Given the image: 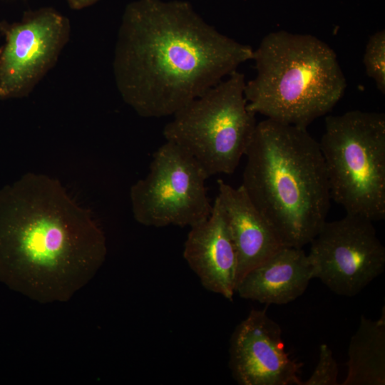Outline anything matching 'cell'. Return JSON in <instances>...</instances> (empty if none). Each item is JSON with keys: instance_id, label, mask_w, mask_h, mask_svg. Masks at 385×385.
Here are the masks:
<instances>
[{"instance_id": "8", "label": "cell", "mask_w": 385, "mask_h": 385, "mask_svg": "<svg viewBox=\"0 0 385 385\" xmlns=\"http://www.w3.org/2000/svg\"><path fill=\"white\" fill-rule=\"evenodd\" d=\"M309 244L314 278L339 295L356 296L384 270L385 247L366 218L326 221Z\"/></svg>"}, {"instance_id": "3", "label": "cell", "mask_w": 385, "mask_h": 385, "mask_svg": "<svg viewBox=\"0 0 385 385\" xmlns=\"http://www.w3.org/2000/svg\"><path fill=\"white\" fill-rule=\"evenodd\" d=\"M240 185L284 246L302 248L320 230L331 195L319 141L307 128L257 123Z\"/></svg>"}, {"instance_id": "6", "label": "cell", "mask_w": 385, "mask_h": 385, "mask_svg": "<svg viewBox=\"0 0 385 385\" xmlns=\"http://www.w3.org/2000/svg\"><path fill=\"white\" fill-rule=\"evenodd\" d=\"M245 77L237 70L175 113L164 127L166 141L191 155L210 178L232 174L257 125L247 108Z\"/></svg>"}, {"instance_id": "1", "label": "cell", "mask_w": 385, "mask_h": 385, "mask_svg": "<svg viewBox=\"0 0 385 385\" xmlns=\"http://www.w3.org/2000/svg\"><path fill=\"white\" fill-rule=\"evenodd\" d=\"M253 53L186 1L135 0L123 14L113 73L122 98L140 116L162 118L252 60Z\"/></svg>"}, {"instance_id": "4", "label": "cell", "mask_w": 385, "mask_h": 385, "mask_svg": "<svg viewBox=\"0 0 385 385\" xmlns=\"http://www.w3.org/2000/svg\"><path fill=\"white\" fill-rule=\"evenodd\" d=\"M255 77L246 82L252 112L307 128L329 113L346 81L334 51L310 34L273 31L254 51Z\"/></svg>"}, {"instance_id": "16", "label": "cell", "mask_w": 385, "mask_h": 385, "mask_svg": "<svg viewBox=\"0 0 385 385\" xmlns=\"http://www.w3.org/2000/svg\"><path fill=\"white\" fill-rule=\"evenodd\" d=\"M339 368L332 351L326 344L319 346V360L310 377L302 385H337Z\"/></svg>"}, {"instance_id": "13", "label": "cell", "mask_w": 385, "mask_h": 385, "mask_svg": "<svg viewBox=\"0 0 385 385\" xmlns=\"http://www.w3.org/2000/svg\"><path fill=\"white\" fill-rule=\"evenodd\" d=\"M313 278L312 266L302 248L283 246L250 270L235 292L262 304H285L301 296Z\"/></svg>"}, {"instance_id": "12", "label": "cell", "mask_w": 385, "mask_h": 385, "mask_svg": "<svg viewBox=\"0 0 385 385\" xmlns=\"http://www.w3.org/2000/svg\"><path fill=\"white\" fill-rule=\"evenodd\" d=\"M217 187L216 197L225 212L237 254V287L250 270L284 245L241 185L235 188L219 179Z\"/></svg>"}, {"instance_id": "7", "label": "cell", "mask_w": 385, "mask_h": 385, "mask_svg": "<svg viewBox=\"0 0 385 385\" xmlns=\"http://www.w3.org/2000/svg\"><path fill=\"white\" fill-rule=\"evenodd\" d=\"M148 174L130 190L134 219L146 227H192L212 210L209 178L188 152L166 141L153 153Z\"/></svg>"}, {"instance_id": "5", "label": "cell", "mask_w": 385, "mask_h": 385, "mask_svg": "<svg viewBox=\"0 0 385 385\" xmlns=\"http://www.w3.org/2000/svg\"><path fill=\"white\" fill-rule=\"evenodd\" d=\"M319 142L331 199L346 214L385 218V114L347 111L325 118Z\"/></svg>"}, {"instance_id": "10", "label": "cell", "mask_w": 385, "mask_h": 385, "mask_svg": "<svg viewBox=\"0 0 385 385\" xmlns=\"http://www.w3.org/2000/svg\"><path fill=\"white\" fill-rule=\"evenodd\" d=\"M229 366L240 385H302V364L285 350L279 325L266 310L252 309L235 329Z\"/></svg>"}, {"instance_id": "9", "label": "cell", "mask_w": 385, "mask_h": 385, "mask_svg": "<svg viewBox=\"0 0 385 385\" xmlns=\"http://www.w3.org/2000/svg\"><path fill=\"white\" fill-rule=\"evenodd\" d=\"M70 29L68 19L52 8L32 11L10 26L0 51V98L29 94L56 63Z\"/></svg>"}, {"instance_id": "17", "label": "cell", "mask_w": 385, "mask_h": 385, "mask_svg": "<svg viewBox=\"0 0 385 385\" xmlns=\"http://www.w3.org/2000/svg\"><path fill=\"white\" fill-rule=\"evenodd\" d=\"M100 0H66L69 6L76 10L85 9L97 3Z\"/></svg>"}, {"instance_id": "11", "label": "cell", "mask_w": 385, "mask_h": 385, "mask_svg": "<svg viewBox=\"0 0 385 385\" xmlns=\"http://www.w3.org/2000/svg\"><path fill=\"white\" fill-rule=\"evenodd\" d=\"M183 257L207 290L232 301L237 284V254L217 197L209 217L190 227Z\"/></svg>"}, {"instance_id": "14", "label": "cell", "mask_w": 385, "mask_h": 385, "mask_svg": "<svg viewBox=\"0 0 385 385\" xmlns=\"http://www.w3.org/2000/svg\"><path fill=\"white\" fill-rule=\"evenodd\" d=\"M343 385L385 384V312L372 320L361 315L348 347Z\"/></svg>"}, {"instance_id": "2", "label": "cell", "mask_w": 385, "mask_h": 385, "mask_svg": "<svg viewBox=\"0 0 385 385\" xmlns=\"http://www.w3.org/2000/svg\"><path fill=\"white\" fill-rule=\"evenodd\" d=\"M107 254L102 229L61 183L28 173L0 190V282L41 303L68 301Z\"/></svg>"}, {"instance_id": "15", "label": "cell", "mask_w": 385, "mask_h": 385, "mask_svg": "<svg viewBox=\"0 0 385 385\" xmlns=\"http://www.w3.org/2000/svg\"><path fill=\"white\" fill-rule=\"evenodd\" d=\"M366 72L378 90L385 93V31H379L369 38L363 58Z\"/></svg>"}]
</instances>
